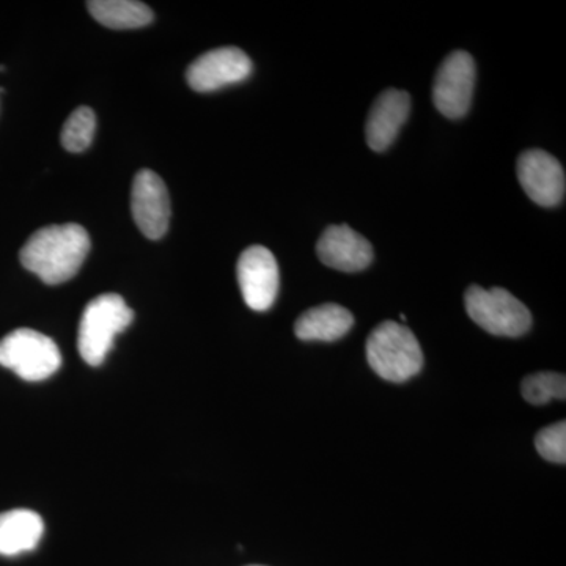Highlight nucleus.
<instances>
[{"label": "nucleus", "mask_w": 566, "mask_h": 566, "mask_svg": "<svg viewBox=\"0 0 566 566\" xmlns=\"http://www.w3.org/2000/svg\"><path fill=\"white\" fill-rule=\"evenodd\" d=\"M91 248L87 230L77 223L44 227L21 249V263L48 285H59L80 273Z\"/></svg>", "instance_id": "obj_1"}, {"label": "nucleus", "mask_w": 566, "mask_h": 566, "mask_svg": "<svg viewBox=\"0 0 566 566\" xmlns=\"http://www.w3.org/2000/svg\"><path fill=\"white\" fill-rule=\"evenodd\" d=\"M87 9L99 24L117 31L144 28L153 21L150 7L134 0H92Z\"/></svg>", "instance_id": "obj_15"}, {"label": "nucleus", "mask_w": 566, "mask_h": 566, "mask_svg": "<svg viewBox=\"0 0 566 566\" xmlns=\"http://www.w3.org/2000/svg\"><path fill=\"white\" fill-rule=\"evenodd\" d=\"M517 180L527 196L539 207L564 202L566 181L562 164L543 150H527L517 159Z\"/></svg>", "instance_id": "obj_9"}, {"label": "nucleus", "mask_w": 566, "mask_h": 566, "mask_svg": "<svg viewBox=\"0 0 566 566\" xmlns=\"http://www.w3.org/2000/svg\"><path fill=\"white\" fill-rule=\"evenodd\" d=\"M132 211L134 221L145 237L159 240L166 234L170 221V199L158 174L142 169L134 177Z\"/></svg>", "instance_id": "obj_10"}, {"label": "nucleus", "mask_w": 566, "mask_h": 566, "mask_svg": "<svg viewBox=\"0 0 566 566\" xmlns=\"http://www.w3.org/2000/svg\"><path fill=\"white\" fill-rule=\"evenodd\" d=\"M539 455L551 463H566V423L565 420L543 428L535 438Z\"/></svg>", "instance_id": "obj_18"}, {"label": "nucleus", "mask_w": 566, "mask_h": 566, "mask_svg": "<svg viewBox=\"0 0 566 566\" xmlns=\"http://www.w3.org/2000/svg\"><path fill=\"white\" fill-rule=\"evenodd\" d=\"M43 534V517L32 510L0 513V556H20L35 549Z\"/></svg>", "instance_id": "obj_13"}, {"label": "nucleus", "mask_w": 566, "mask_h": 566, "mask_svg": "<svg viewBox=\"0 0 566 566\" xmlns=\"http://www.w3.org/2000/svg\"><path fill=\"white\" fill-rule=\"evenodd\" d=\"M367 359L376 375L390 382H405L419 375L423 353L411 329L397 322H382L367 340Z\"/></svg>", "instance_id": "obj_2"}, {"label": "nucleus", "mask_w": 566, "mask_h": 566, "mask_svg": "<svg viewBox=\"0 0 566 566\" xmlns=\"http://www.w3.org/2000/svg\"><path fill=\"white\" fill-rule=\"evenodd\" d=\"M237 274L244 303L255 312L270 311L281 285L274 253L263 245H251L241 253Z\"/></svg>", "instance_id": "obj_7"}, {"label": "nucleus", "mask_w": 566, "mask_h": 566, "mask_svg": "<svg viewBox=\"0 0 566 566\" xmlns=\"http://www.w3.org/2000/svg\"><path fill=\"white\" fill-rule=\"evenodd\" d=\"M0 365L29 382L44 381L61 368L62 354L48 335L17 329L0 340Z\"/></svg>", "instance_id": "obj_5"}, {"label": "nucleus", "mask_w": 566, "mask_h": 566, "mask_svg": "<svg viewBox=\"0 0 566 566\" xmlns=\"http://www.w3.org/2000/svg\"><path fill=\"white\" fill-rule=\"evenodd\" d=\"M253 566H260V565H253Z\"/></svg>", "instance_id": "obj_19"}, {"label": "nucleus", "mask_w": 566, "mask_h": 566, "mask_svg": "<svg viewBox=\"0 0 566 566\" xmlns=\"http://www.w3.org/2000/svg\"><path fill=\"white\" fill-rule=\"evenodd\" d=\"M411 112V98L403 91L382 92L376 99L370 114H368L365 137L368 147L374 151H385L397 139L401 126L408 120Z\"/></svg>", "instance_id": "obj_12"}, {"label": "nucleus", "mask_w": 566, "mask_h": 566, "mask_svg": "<svg viewBox=\"0 0 566 566\" xmlns=\"http://www.w3.org/2000/svg\"><path fill=\"white\" fill-rule=\"evenodd\" d=\"M521 394L531 405L539 406L549 403L551 400H565L566 378L565 375L554 371H542V374L528 375L523 379Z\"/></svg>", "instance_id": "obj_17"}, {"label": "nucleus", "mask_w": 566, "mask_h": 566, "mask_svg": "<svg viewBox=\"0 0 566 566\" xmlns=\"http://www.w3.org/2000/svg\"><path fill=\"white\" fill-rule=\"evenodd\" d=\"M95 112L87 106L77 107L70 115L62 129V145L65 150L81 153L91 147L95 136Z\"/></svg>", "instance_id": "obj_16"}, {"label": "nucleus", "mask_w": 566, "mask_h": 566, "mask_svg": "<svg viewBox=\"0 0 566 566\" xmlns=\"http://www.w3.org/2000/svg\"><path fill=\"white\" fill-rule=\"evenodd\" d=\"M464 304L472 322L499 337H521L531 329L532 315L526 305L504 289L469 286Z\"/></svg>", "instance_id": "obj_4"}, {"label": "nucleus", "mask_w": 566, "mask_h": 566, "mask_svg": "<svg viewBox=\"0 0 566 566\" xmlns=\"http://www.w3.org/2000/svg\"><path fill=\"white\" fill-rule=\"evenodd\" d=\"M353 324L348 308L338 304H323L304 312L294 324V333L305 342H334L348 334Z\"/></svg>", "instance_id": "obj_14"}, {"label": "nucleus", "mask_w": 566, "mask_h": 566, "mask_svg": "<svg viewBox=\"0 0 566 566\" xmlns=\"http://www.w3.org/2000/svg\"><path fill=\"white\" fill-rule=\"evenodd\" d=\"M252 62L244 51L227 46L200 55L186 71L189 87L199 93L219 91L251 76Z\"/></svg>", "instance_id": "obj_8"}, {"label": "nucleus", "mask_w": 566, "mask_h": 566, "mask_svg": "<svg viewBox=\"0 0 566 566\" xmlns=\"http://www.w3.org/2000/svg\"><path fill=\"white\" fill-rule=\"evenodd\" d=\"M475 87V62L471 54L455 51L436 73L433 103L447 118L458 120L468 114Z\"/></svg>", "instance_id": "obj_6"}, {"label": "nucleus", "mask_w": 566, "mask_h": 566, "mask_svg": "<svg viewBox=\"0 0 566 566\" xmlns=\"http://www.w3.org/2000/svg\"><path fill=\"white\" fill-rule=\"evenodd\" d=\"M318 259L344 273H357L374 262V248L349 226H331L316 243Z\"/></svg>", "instance_id": "obj_11"}, {"label": "nucleus", "mask_w": 566, "mask_h": 566, "mask_svg": "<svg viewBox=\"0 0 566 566\" xmlns=\"http://www.w3.org/2000/svg\"><path fill=\"white\" fill-rule=\"evenodd\" d=\"M133 308L120 294L107 293L95 297L85 307L77 334V348L82 359L93 367L106 360L115 337L132 326Z\"/></svg>", "instance_id": "obj_3"}]
</instances>
